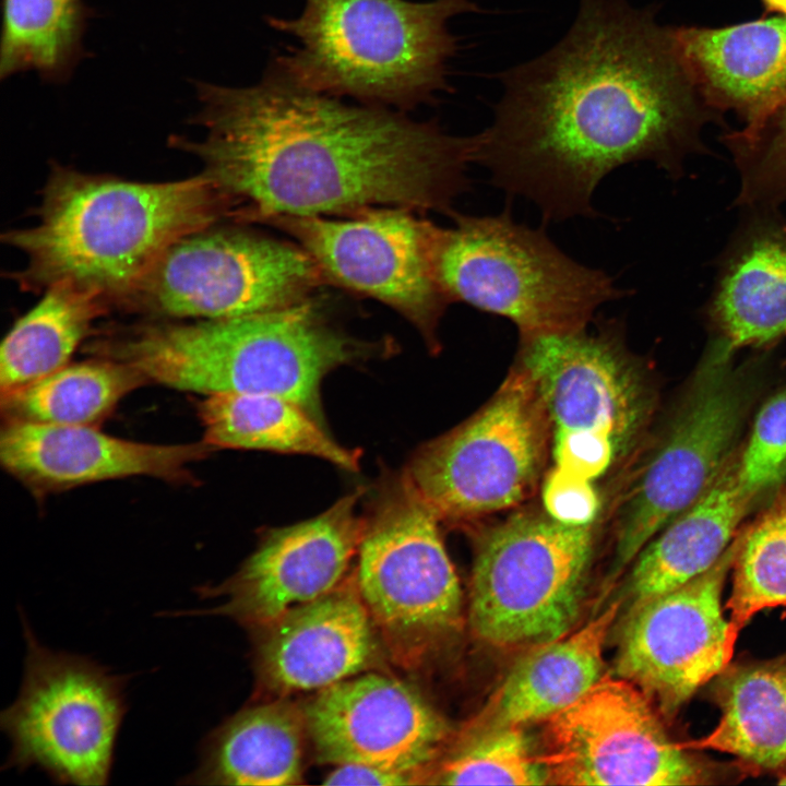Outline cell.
<instances>
[{
    "label": "cell",
    "instance_id": "1",
    "mask_svg": "<svg viewBox=\"0 0 786 786\" xmlns=\"http://www.w3.org/2000/svg\"><path fill=\"white\" fill-rule=\"evenodd\" d=\"M500 80L474 162L547 222L595 216L596 187L624 164L650 160L679 175L718 115L687 71L674 26L627 0H580L564 37Z\"/></svg>",
    "mask_w": 786,
    "mask_h": 786
},
{
    "label": "cell",
    "instance_id": "2",
    "mask_svg": "<svg viewBox=\"0 0 786 786\" xmlns=\"http://www.w3.org/2000/svg\"><path fill=\"white\" fill-rule=\"evenodd\" d=\"M201 142L187 145L227 210L249 218L372 207L450 214L476 138L298 85L274 63L248 87L206 85Z\"/></svg>",
    "mask_w": 786,
    "mask_h": 786
},
{
    "label": "cell",
    "instance_id": "3",
    "mask_svg": "<svg viewBox=\"0 0 786 786\" xmlns=\"http://www.w3.org/2000/svg\"><path fill=\"white\" fill-rule=\"evenodd\" d=\"M225 211L203 174L139 182L58 168L37 222L4 239L26 259L16 274L25 288L70 282L123 300L171 245Z\"/></svg>",
    "mask_w": 786,
    "mask_h": 786
},
{
    "label": "cell",
    "instance_id": "4",
    "mask_svg": "<svg viewBox=\"0 0 786 786\" xmlns=\"http://www.w3.org/2000/svg\"><path fill=\"white\" fill-rule=\"evenodd\" d=\"M385 349L338 330L308 298L243 317L147 322L97 340L90 352L179 391L277 395L323 425L324 377Z\"/></svg>",
    "mask_w": 786,
    "mask_h": 786
},
{
    "label": "cell",
    "instance_id": "5",
    "mask_svg": "<svg viewBox=\"0 0 786 786\" xmlns=\"http://www.w3.org/2000/svg\"><path fill=\"white\" fill-rule=\"evenodd\" d=\"M478 10L471 0H305L296 19H267L300 44L273 63L313 92L410 109L449 88L448 24Z\"/></svg>",
    "mask_w": 786,
    "mask_h": 786
},
{
    "label": "cell",
    "instance_id": "6",
    "mask_svg": "<svg viewBox=\"0 0 786 786\" xmlns=\"http://www.w3.org/2000/svg\"><path fill=\"white\" fill-rule=\"evenodd\" d=\"M437 226L433 263L450 301L510 320L520 337L586 327L603 303L622 298L604 271L585 266L552 242L544 228L499 215H452Z\"/></svg>",
    "mask_w": 786,
    "mask_h": 786
},
{
    "label": "cell",
    "instance_id": "7",
    "mask_svg": "<svg viewBox=\"0 0 786 786\" xmlns=\"http://www.w3.org/2000/svg\"><path fill=\"white\" fill-rule=\"evenodd\" d=\"M621 324L521 337L516 364L534 381L551 425L553 467L595 481L643 442L656 393Z\"/></svg>",
    "mask_w": 786,
    "mask_h": 786
},
{
    "label": "cell",
    "instance_id": "8",
    "mask_svg": "<svg viewBox=\"0 0 786 786\" xmlns=\"http://www.w3.org/2000/svg\"><path fill=\"white\" fill-rule=\"evenodd\" d=\"M731 357L711 347L677 409L624 464L608 514L614 531L610 580L705 493L737 452L748 398Z\"/></svg>",
    "mask_w": 786,
    "mask_h": 786
},
{
    "label": "cell",
    "instance_id": "9",
    "mask_svg": "<svg viewBox=\"0 0 786 786\" xmlns=\"http://www.w3.org/2000/svg\"><path fill=\"white\" fill-rule=\"evenodd\" d=\"M357 553L355 580L382 646L419 665L456 629L462 592L439 517L404 471L377 490Z\"/></svg>",
    "mask_w": 786,
    "mask_h": 786
},
{
    "label": "cell",
    "instance_id": "10",
    "mask_svg": "<svg viewBox=\"0 0 786 786\" xmlns=\"http://www.w3.org/2000/svg\"><path fill=\"white\" fill-rule=\"evenodd\" d=\"M551 425L517 364L472 417L421 445L406 474L439 520L464 524L517 508L541 486Z\"/></svg>",
    "mask_w": 786,
    "mask_h": 786
},
{
    "label": "cell",
    "instance_id": "11",
    "mask_svg": "<svg viewBox=\"0 0 786 786\" xmlns=\"http://www.w3.org/2000/svg\"><path fill=\"white\" fill-rule=\"evenodd\" d=\"M595 524L573 526L543 508L490 528L475 557L469 624L498 647L539 645L568 634L584 597Z\"/></svg>",
    "mask_w": 786,
    "mask_h": 786
},
{
    "label": "cell",
    "instance_id": "12",
    "mask_svg": "<svg viewBox=\"0 0 786 786\" xmlns=\"http://www.w3.org/2000/svg\"><path fill=\"white\" fill-rule=\"evenodd\" d=\"M21 616L23 680L17 698L0 715L11 742L5 767H36L62 785H106L127 712L129 676L112 674L90 657L48 648Z\"/></svg>",
    "mask_w": 786,
    "mask_h": 786
},
{
    "label": "cell",
    "instance_id": "13",
    "mask_svg": "<svg viewBox=\"0 0 786 786\" xmlns=\"http://www.w3.org/2000/svg\"><path fill=\"white\" fill-rule=\"evenodd\" d=\"M540 755L549 784L715 785L749 772L676 740L651 699L623 678H602L546 719Z\"/></svg>",
    "mask_w": 786,
    "mask_h": 786
},
{
    "label": "cell",
    "instance_id": "14",
    "mask_svg": "<svg viewBox=\"0 0 786 786\" xmlns=\"http://www.w3.org/2000/svg\"><path fill=\"white\" fill-rule=\"evenodd\" d=\"M323 277L302 247L212 225L171 245L123 300L165 320L236 318L303 301Z\"/></svg>",
    "mask_w": 786,
    "mask_h": 786
},
{
    "label": "cell",
    "instance_id": "15",
    "mask_svg": "<svg viewBox=\"0 0 786 786\" xmlns=\"http://www.w3.org/2000/svg\"><path fill=\"white\" fill-rule=\"evenodd\" d=\"M294 236L325 277L373 297L405 317L431 352L450 299L433 263L437 226L403 207H378L349 219L278 216L269 219Z\"/></svg>",
    "mask_w": 786,
    "mask_h": 786
},
{
    "label": "cell",
    "instance_id": "16",
    "mask_svg": "<svg viewBox=\"0 0 786 786\" xmlns=\"http://www.w3.org/2000/svg\"><path fill=\"white\" fill-rule=\"evenodd\" d=\"M739 534L720 558L689 582L630 607L616 656V672L671 718L730 663L728 619L722 596Z\"/></svg>",
    "mask_w": 786,
    "mask_h": 786
},
{
    "label": "cell",
    "instance_id": "17",
    "mask_svg": "<svg viewBox=\"0 0 786 786\" xmlns=\"http://www.w3.org/2000/svg\"><path fill=\"white\" fill-rule=\"evenodd\" d=\"M361 496L359 488L315 517L270 529L233 576L195 590L202 598H224L209 614L258 630L333 591L365 534L367 519L357 508Z\"/></svg>",
    "mask_w": 786,
    "mask_h": 786
},
{
    "label": "cell",
    "instance_id": "18",
    "mask_svg": "<svg viewBox=\"0 0 786 786\" xmlns=\"http://www.w3.org/2000/svg\"><path fill=\"white\" fill-rule=\"evenodd\" d=\"M319 763L361 764L426 775L450 729L413 686L367 672L330 686L303 707Z\"/></svg>",
    "mask_w": 786,
    "mask_h": 786
},
{
    "label": "cell",
    "instance_id": "19",
    "mask_svg": "<svg viewBox=\"0 0 786 786\" xmlns=\"http://www.w3.org/2000/svg\"><path fill=\"white\" fill-rule=\"evenodd\" d=\"M215 451L203 440L157 444L107 434L91 426L3 419V468L36 495L146 476L172 484L194 481L190 466Z\"/></svg>",
    "mask_w": 786,
    "mask_h": 786
},
{
    "label": "cell",
    "instance_id": "20",
    "mask_svg": "<svg viewBox=\"0 0 786 786\" xmlns=\"http://www.w3.org/2000/svg\"><path fill=\"white\" fill-rule=\"evenodd\" d=\"M255 631L258 680L276 698L357 676L376 663L382 646L355 575Z\"/></svg>",
    "mask_w": 786,
    "mask_h": 786
},
{
    "label": "cell",
    "instance_id": "21",
    "mask_svg": "<svg viewBox=\"0 0 786 786\" xmlns=\"http://www.w3.org/2000/svg\"><path fill=\"white\" fill-rule=\"evenodd\" d=\"M674 37L698 92L716 114L734 111L745 127L786 99V15L723 27L678 26Z\"/></svg>",
    "mask_w": 786,
    "mask_h": 786
},
{
    "label": "cell",
    "instance_id": "22",
    "mask_svg": "<svg viewBox=\"0 0 786 786\" xmlns=\"http://www.w3.org/2000/svg\"><path fill=\"white\" fill-rule=\"evenodd\" d=\"M753 502L737 477V452L714 484L665 525L632 561L630 607L708 570L733 543Z\"/></svg>",
    "mask_w": 786,
    "mask_h": 786
},
{
    "label": "cell",
    "instance_id": "23",
    "mask_svg": "<svg viewBox=\"0 0 786 786\" xmlns=\"http://www.w3.org/2000/svg\"><path fill=\"white\" fill-rule=\"evenodd\" d=\"M308 738L303 708L285 698L249 706L207 736L199 765L182 783L300 784Z\"/></svg>",
    "mask_w": 786,
    "mask_h": 786
},
{
    "label": "cell",
    "instance_id": "24",
    "mask_svg": "<svg viewBox=\"0 0 786 786\" xmlns=\"http://www.w3.org/2000/svg\"><path fill=\"white\" fill-rule=\"evenodd\" d=\"M712 681L718 723L684 746L730 754L749 774L786 773V654L730 663Z\"/></svg>",
    "mask_w": 786,
    "mask_h": 786
},
{
    "label": "cell",
    "instance_id": "25",
    "mask_svg": "<svg viewBox=\"0 0 786 786\" xmlns=\"http://www.w3.org/2000/svg\"><path fill=\"white\" fill-rule=\"evenodd\" d=\"M710 306L713 345L730 355L786 336V225L764 219L747 230Z\"/></svg>",
    "mask_w": 786,
    "mask_h": 786
},
{
    "label": "cell",
    "instance_id": "26",
    "mask_svg": "<svg viewBox=\"0 0 786 786\" xmlns=\"http://www.w3.org/2000/svg\"><path fill=\"white\" fill-rule=\"evenodd\" d=\"M619 603L583 628L536 645L510 670L491 705L490 726L546 720L571 705L603 677V651Z\"/></svg>",
    "mask_w": 786,
    "mask_h": 786
},
{
    "label": "cell",
    "instance_id": "27",
    "mask_svg": "<svg viewBox=\"0 0 786 786\" xmlns=\"http://www.w3.org/2000/svg\"><path fill=\"white\" fill-rule=\"evenodd\" d=\"M203 441L214 450H264L306 454L356 472L361 453L337 443L309 413L284 397L217 393L198 404Z\"/></svg>",
    "mask_w": 786,
    "mask_h": 786
},
{
    "label": "cell",
    "instance_id": "28",
    "mask_svg": "<svg viewBox=\"0 0 786 786\" xmlns=\"http://www.w3.org/2000/svg\"><path fill=\"white\" fill-rule=\"evenodd\" d=\"M104 300L98 291L70 282L46 288L43 298L14 323L2 342L1 393L68 365L103 313Z\"/></svg>",
    "mask_w": 786,
    "mask_h": 786
},
{
    "label": "cell",
    "instance_id": "29",
    "mask_svg": "<svg viewBox=\"0 0 786 786\" xmlns=\"http://www.w3.org/2000/svg\"><path fill=\"white\" fill-rule=\"evenodd\" d=\"M146 383L136 368L96 356L1 393V412L3 419L98 427Z\"/></svg>",
    "mask_w": 786,
    "mask_h": 786
},
{
    "label": "cell",
    "instance_id": "30",
    "mask_svg": "<svg viewBox=\"0 0 786 786\" xmlns=\"http://www.w3.org/2000/svg\"><path fill=\"white\" fill-rule=\"evenodd\" d=\"M727 599L728 642L735 650L740 631L759 611L786 606V485L769 508L739 533Z\"/></svg>",
    "mask_w": 786,
    "mask_h": 786
},
{
    "label": "cell",
    "instance_id": "31",
    "mask_svg": "<svg viewBox=\"0 0 786 786\" xmlns=\"http://www.w3.org/2000/svg\"><path fill=\"white\" fill-rule=\"evenodd\" d=\"M82 26L81 0H4L1 78L23 70L59 74L78 51Z\"/></svg>",
    "mask_w": 786,
    "mask_h": 786
},
{
    "label": "cell",
    "instance_id": "32",
    "mask_svg": "<svg viewBox=\"0 0 786 786\" xmlns=\"http://www.w3.org/2000/svg\"><path fill=\"white\" fill-rule=\"evenodd\" d=\"M427 784L545 785L548 774L522 726H489L443 750Z\"/></svg>",
    "mask_w": 786,
    "mask_h": 786
},
{
    "label": "cell",
    "instance_id": "33",
    "mask_svg": "<svg viewBox=\"0 0 786 786\" xmlns=\"http://www.w3.org/2000/svg\"><path fill=\"white\" fill-rule=\"evenodd\" d=\"M741 176L738 201L767 209L786 201V99L759 122L726 133Z\"/></svg>",
    "mask_w": 786,
    "mask_h": 786
},
{
    "label": "cell",
    "instance_id": "34",
    "mask_svg": "<svg viewBox=\"0 0 786 786\" xmlns=\"http://www.w3.org/2000/svg\"><path fill=\"white\" fill-rule=\"evenodd\" d=\"M737 477L753 503L786 485V386L755 415L748 441L737 453Z\"/></svg>",
    "mask_w": 786,
    "mask_h": 786
},
{
    "label": "cell",
    "instance_id": "35",
    "mask_svg": "<svg viewBox=\"0 0 786 786\" xmlns=\"http://www.w3.org/2000/svg\"><path fill=\"white\" fill-rule=\"evenodd\" d=\"M541 502L555 520L573 526L592 525L600 511L593 481L551 467L541 483Z\"/></svg>",
    "mask_w": 786,
    "mask_h": 786
},
{
    "label": "cell",
    "instance_id": "36",
    "mask_svg": "<svg viewBox=\"0 0 786 786\" xmlns=\"http://www.w3.org/2000/svg\"><path fill=\"white\" fill-rule=\"evenodd\" d=\"M325 785H373L401 786L426 784V775L421 772L388 770L371 765L342 764L336 765L323 781Z\"/></svg>",
    "mask_w": 786,
    "mask_h": 786
},
{
    "label": "cell",
    "instance_id": "37",
    "mask_svg": "<svg viewBox=\"0 0 786 786\" xmlns=\"http://www.w3.org/2000/svg\"><path fill=\"white\" fill-rule=\"evenodd\" d=\"M766 13H781L786 15V0H761Z\"/></svg>",
    "mask_w": 786,
    "mask_h": 786
},
{
    "label": "cell",
    "instance_id": "38",
    "mask_svg": "<svg viewBox=\"0 0 786 786\" xmlns=\"http://www.w3.org/2000/svg\"><path fill=\"white\" fill-rule=\"evenodd\" d=\"M777 777H778L777 783L779 785H786V773H783V774L778 775Z\"/></svg>",
    "mask_w": 786,
    "mask_h": 786
}]
</instances>
